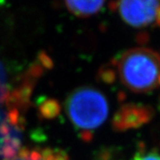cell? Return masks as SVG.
I'll list each match as a JSON object with an SVG mask.
<instances>
[{
	"label": "cell",
	"instance_id": "ba28073f",
	"mask_svg": "<svg viewBox=\"0 0 160 160\" xmlns=\"http://www.w3.org/2000/svg\"><path fill=\"white\" fill-rule=\"evenodd\" d=\"M132 160H160V153L155 149H143L136 152Z\"/></svg>",
	"mask_w": 160,
	"mask_h": 160
},
{
	"label": "cell",
	"instance_id": "7a4b0ae2",
	"mask_svg": "<svg viewBox=\"0 0 160 160\" xmlns=\"http://www.w3.org/2000/svg\"><path fill=\"white\" fill-rule=\"evenodd\" d=\"M67 116L85 141H90L93 132L102 126L109 116V102L100 90L92 86H80L66 100Z\"/></svg>",
	"mask_w": 160,
	"mask_h": 160
},
{
	"label": "cell",
	"instance_id": "8992f818",
	"mask_svg": "<svg viewBox=\"0 0 160 160\" xmlns=\"http://www.w3.org/2000/svg\"><path fill=\"white\" fill-rule=\"evenodd\" d=\"M6 160H70L68 154L51 147L22 148L14 156Z\"/></svg>",
	"mask_w": 160,
	"mask_h": 160
},
{
	"label": "cell",
	"instance_id": "6da1fadb",
	"mask_svg": "<svg viewBox=\"0 0 160 160\" xmlns=\"http://www.w3.org/2000/svg\"><path fill=\"white\" fill-rule=\"evenodd\" d=\"M104 81L118 80L135 93L160 89V52L138 46L120 52L102 71Z\"/></svg>",
	"mask_w": 160,
	"mask_h": 160
},
{
	"label": "cell",
	"instance_id": "52a82bcc",
	"mask_svg": "<svg viewBox=\"0 0 160 160\" xmlns=\"http://www.w3.org/2000/svg\"><path fill=\"white\" fill-rule=\"evenodd\" d=\"M106 0H64L70 13L79 18L91 17L102 10Z\"/></svg>",
	"mask_w": 160,
	"mask_h": 160
},
{
	"label": "cell",
	"instance_id": "3957f363",
	"mask_svg": "<svg viewBox=\"0 0 160 160\" xmlns=\"http://www.w3.org/2000/svg\"><path fill=\"white\" fill-rule=\"evenodd\" d=\"M29 107L17 102L0 104V158L8 159L22 149Z\"/></svg>",
	"mask_w": 160,
	"mask_h": 160
},
{
	"label": "cell",
	"instance_id": "277c9868",
	"mask_svg": "<svg viewBox=\"0 0 160 160\" xmlns=\"http://www.w3.org/2000/svg\"><path fill=\"white\" fill-rule=\"evenodd\" d=\"M114 8L122 21L132 28L160 27V0H117Z\"/></svg>",
	"mask_w": 160,
	"mask_h": 160
},
{
	"label": "cell",
	"instance_id": "5b68a950",
	"mask_svg": "<svg viewBox=\"0 0 160 160\" xmlns=\"http://www.w3.org/2000/svg\"><path fill=\"white\" fill-rule=\"evenodd\" d=\"M153 115V109L149 106L138 103H127L116 112L112 120V126L116 131L118 132L136 129L149 122Z\"/></svg>",
	"mask_w": 160,
	"mask_h": 160
},
{
	"label": "cell",
	"instance_id": "9c48e42d",
	"mask_svg": "<svg viewBox=\"0 0 160 160\" xmlns=\"http://www.w3.org/2000/svg\"><path fill=\"white\" fill-rule=\"evenodd\" d=\"M41 107L46 118H54L59 113V105L54 101L45 102Z\"/></svg>",
	"mask_w": 160,
	"mask_h": 160
}]
</instances>
